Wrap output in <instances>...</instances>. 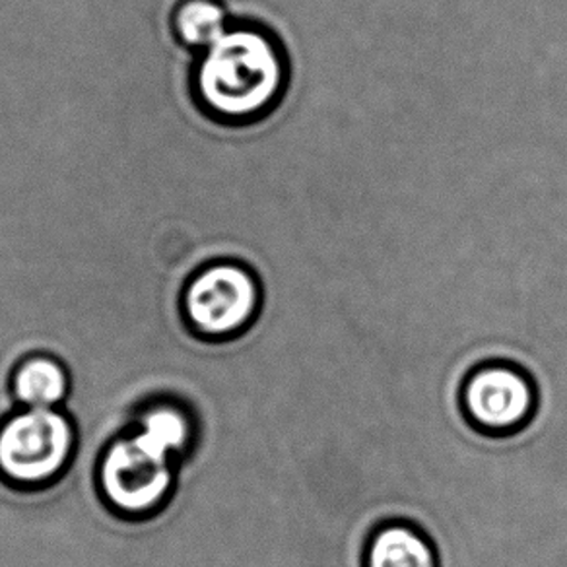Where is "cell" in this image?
<instances>
[{"label": "cell", "instance_id": "8992f818", "mask_svg": "<svg viewBox=\"0 0 567 567\" xmlns=\"http://www.w3.org/2000/svg\"><path fill=\"white\" fill-rule=\"evenodd\" d=\"M363 567H440L435 546L409 520L379 525L363 546Z\"/></svg>", "mask_w": 567, "mask_h": 567}, {"label": "cell", "instance_id": "52a82bcc", "mask_svg": "<svg viewBox=\"0 0 567 567\" xmlns=\"http://www.w3.org/2000/svg\"><path fill=\"white\" fill-rule=\"evenodd\" d=\"M71 389V371L51 354L25 358L12 375V394L20 409H63Z\"/></svg>", "mask_w": 567, "mask_h": 567}, {"label": "cell", "instance_id": "277c9868", "mask_svg": "<svg viewBox=\"0 0 567 567\" xmlns=\"http://www.w3.org/2000/svg\"><path fill=\"white\" fill-rule=\"evenodd\" d=\"M262 309L259 276L239 260L200 268L183 292V316L205 340H234L257 323Z\"/></svg>", "mask_w": 567, "mask_h": 567}, {"label": "cell", "instance_id": "5b68a950", "mask_svg": "<svg viewBox=\"0 0 567 567\" xmlns=\"http://www.w3.org/2000/svg\"><path fill=\"white\" fill-rule=\"evenodd\" d=\"M461 406L482 434L512 435L535 416L538 393L533 378L519 365L482 363L461 386Z\"/></svg>", "mask_w": 567, "mask_h": 567}, {"label": "cell", "instance_id": "7a4b0ae2", "mask_svg": "<svg viewBox=\"0 0 567 567\" xmlns=\"http://www.w3.org/2000/svg\"><path fill=\"white\" fill-rule=\"evenodd\" d=\"M179 458L141 427L105 447L97 463V489L111 512L148 519L162 512L177 486Z\"/></svg>", "mask_w": 567, "mask_h": 567}, {"label": "cell", "instance_id": "ba28073f", "mask_svg": "<svg viewBox=\"0 0 567 567\" xmlns=\"http://www.w3.org/2000/svg\"><path fill=\"white\" fill-rule=\"evenodd\" d=\"M231 20L220 0H182L174 12V32L185 48L205 51L220 40Z\"/></svg>", "mask_w": 567, "mask_h": 567}, {"label": "cell", "instance_id": "6da1fadb", "mask_svg": "<svg viewBox=\"0 0 567 567\" xmlns=\"http://www.w3.org/2000/svg\"><path fill=\"white\" fill-rule=\"evenodd\" d=\"M288 84V61L280 41L255 24L231 22L220 40L200 51L195 92L214 117L249 123L280 102Z\"/></svg>", "mask_w": 567, "mask_h": 567}, {"label": "cell", "instance_id": "3957f363", "mask_svg": "<svg viewBox=\"0 0 567 567\" xmlns=\"http://www.w3.org/2000/svg\"><path fill=\"white\" fill-rule=\"evenodd\" d=\"M76 440L66 410L18 409L0 424V478L17 488H45L69 471Z\"/></svg>", "mask_w": 567, "mask_h": 567}]
</instances>
